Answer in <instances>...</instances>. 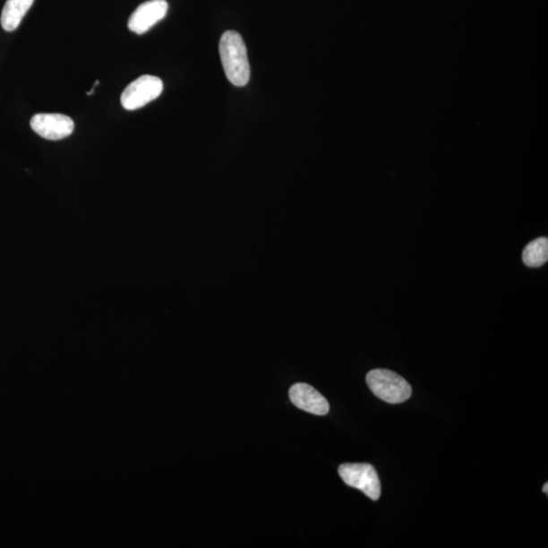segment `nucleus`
<instances>
[{
  "label": "nucleus",
  "mask_w": 548,
  "mask_h": 548,
  "mask_svg": "<svg viewBox=\"0 0 548 548\" xmlns=\"http://www.w3.org/2000/svg\"><path fill=\"white\" fill-rule=\"evenodd\" d=\"M219 56L228 81L235 87L246 86L250 81V64L246 44L235 30H227L220 38Z\"/></svg>",
  "instance_id": "1"
},
{
  "label": "nucleus",
  "mask_w": 548,
  "mask_h": 548,
  "mask_svg": "<svg viewBox=\"0 0 548 548\" xmlns=\"http://www.w3.org/2000/svg\"><path fill=\"white\" fill-rule=\"evenodd\" d=\"M367 384L378 398L392 405L408 400L413 393L407 381L390 370L377 369L369 372Z\"/></svg>",
  "instance_id": "2"
},
{
  "label": "nucleus",
  "mask_w": 548,
  "mask_h": 548,
  "mask_svg": "<svg viewBox=\"0 0 548 548\" xmlns=\"http://www.w3.org/2000/svg\"><path fill=\"white\" fill-rule=\"evenodd\" d=\"M338 474L347 485L362 491L372 501L381 496L380 478L374 467L368 463H346L338 468Z\"/></svg>",
  "instance_id": "3"
},
{
  "label": "nucleus",
  "mask_w": 548,
  "mask_h": 548,
  "mask_svg": "<svg viewBox=\"0 0 548 548\" xmlns=\"http://www.w3.org/2000/svg\"><path fill=\"white\" fill-rule=\"evenodd\" d=\"M163 90L161 79L154 75H142L124 90L121 95V105L128 111L142 108L161 96Z\"/></svg>",
  "instance_id": "4"
},
{
  "label": "nucleus",
  "mask_w": 548,
  "mask_h": 548,
  "mask_svg": "<svg viewBox=\"0 0 548 548\" xmlns=\"http://www.w3.org/2000/svg\"><path fill=\"white\" fill-rule=\"evenodd\" d=\"M30 124L38 135L48 141L64 140L74 129L73 120L64 114H37L30 119Z\"/></svg>",
  "instance_id": "5"
},
{
  "label": "nucleus",
  "mask_w": 548,
  "mask_h": 548,
  "mask_svg": "<svg viewBox=\"0 0 548 548\" xmlns=\"http://www.w3.org/2000/svg\"><path fill=\"white\" fill-rule=\"evenodd\" d=\"M167 10V0H149L133 12L128 21V29L137 35L147 33L166 17Z\"/></svg>",
  "instance_id": "6"
},
{
  "label": "nucleus",
  "mask_w": 548,
  "mask_h": 548,
  "mask_svg": "<svg viewBox=\"0 0 548 548\" xmlns=\"http://www.w3.org/2000/svg\"><path fill=\"white\" fill-rule=\"evenodd\" d=\"M289 398L296 407L312 415H326L330 413L329 401L315 388L308 384H295L289 390Z\"/></svg>",
  "instance_id": "7"
},
{
  "label": "nucleus",
  "mask_w": 548,
  "mask_h": 548,
  "mask_svg": "<svg viewBox=\"0 0 548 548\" xmlns=\"http://www.w3.org/2000/svg\"><path fill=\"white\" fill-rule=\"evenodd\" d=\"M34 2L35 0H6L0 19L6 32H13L18 29Z\"/></svg>",
  "instance_id": "8"
},
{
  "label": "nucleus",
  "mask_w": 548,
  "mask_h": 548,
  "mask_svg": "<svg viewBox=\"0 0 548 548\" xmlns=\"http://www.w3.org/2000/svg\"><path fill=\"white\" fill-rule=\"evenodd\" d=\"M523 262L529 268H540L548 261V240L540 237L532 241L523 251Z\"/></svg>",
  "instance_id": "9"
},
{
  "label": "nucleus",
  "mask_w": 548,
  "mask_h": 548,
  "mask_svg": "<svg viewBox=\"0 0 548 548\" xmlns=\"http://www.w3.org/2000/svg\"><path fill=\"white\" fill-rule=\"evenodd\" d=\"M544 492L548 493V484H545V485L544 486Z\"/></svg>",
  "instance_id": "10"
}]
</instances>
